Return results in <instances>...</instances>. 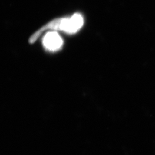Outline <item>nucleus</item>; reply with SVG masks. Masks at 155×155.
I'll return each mask as SVG.
<instances>
[{"instance_id":"obj_2","label":"nucleus","mask_w":155,"mask_h":155,"mask_svg":"<svg viewBox=\"0 0 155 155\" xmlns=\"http://www.w3.org/2000/svg\"><path fill=\"white\" fill-rule=\"evenodd\" d=\"M61 37L56 32H48L43 39V44L45 48L49 51H55L60 49L63 45Z\"/></svg>"},{"instance_id":"obj_1","label":"nucleus","mask_w":155,"mask_h":155,"mask_svg":"<svg viewBox=\"0 0 155 155\" xmlns=\"http://www.w3.org/2000/svg\"><path fill=\"white\" fill-rule=\"evenodd\" d=\"M83 18L79 14H75L70 18H63L54 20L48 23L33 33L29 39L30 44L35 43L45 30L47 29L61 30L68 33H75L82 27Z\"/></svg>"}]
</instances>
